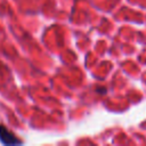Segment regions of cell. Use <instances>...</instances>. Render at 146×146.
<instances>
[{
  "label": "cell",
  "instance_id": "1",
  "mask_svg": "<svg viewBox=\"0 0 146 146\" xmlns=\"http://www.w3.org/2000/svg\"><path fill=\"white\" fill-rule=\"evenodd\" d=\"M0 141L3 145H21L23 141L10 130L7 129V127L0 124Z\"/></svg>",
  "mask_w": 146,
  "mask_h": 146
}]
</instances>
